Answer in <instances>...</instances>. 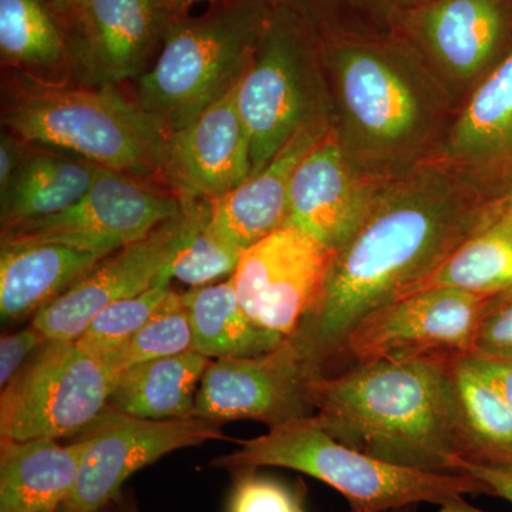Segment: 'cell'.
I'll use <instances>...</instances> for the list:
<instances>
[{
    "label": "cell",
    "instance_id": "cell-15",
    "mask_svg": "<svg viewBox=\"0 0 512 512\" xmlns=\"http://www.w3.org/2000/svg\"><path fill=\"white\" fill-rule=\"evenodd\" d=\"M70 55L93 87H114L144 73L158 29L156 0H84Z\"/></svg>",
    "mask_w": 512,
    "mask_h": 512
},
{
    "label": "cell",
    "instance_id": "cell-29",
    "mask_svg": "<svg viewBox=\"0 0 512 512\" xmlns=\"http://www.w3.org/2000/svg\"><path fill=\"white\" fill-rule=\"evenodd\" d=\"M433 286L501 295L512 291V237L488 225L448 256L413 292Z\"/></svg>",
    "mask_w": 512,
    "mask_h": 512
},
{
    "label": "cell",
    "instance_id": "cell-1",
    "mask_svg": "<svg viewBox=\"0 0 512 512\" xmlns=\"http://www.w3.org/2000/svg\"><path fill=\"white\" fill-rule=\"evenodd\" d=\"M458 357L357 363L312 383V419L333 439L394 466L458 474L467 437L454 384Z\"/></svg>",
    "mask_w": 512,
    "mask_h": 512
},
{
    "label": "cell",
    "instance_id": "cell-43",
    "mask_svg": "<svg viewBox=\"0 0 512 512\" xmlns=\"http://www.w3.org/2000/svg\"><path fill=\"white\" fill-rule=\"evenodd\" d=\"M417 505H407V507L396 508V510L387 511V512H416Z\"/></svg>",
    "mask_w": 512,
    "mask_h": 512
},
{
    "label": "cell",
    "instance_id": "cell-38",
    "mask_svg": "<svg viewBox=\"0 0 512 512\" xmlns=\"http://www.w3.org/2000/svg\"><path fill=\"white\" fill-rule=\"evenodd\" d=\"M490 225L512 237V201L494 218Z\"/></svg>",
    "mask_w": 512,
    "mask_h": 512
},
{
    "label": "cell",
    "instance_id": "cell-8",
    "mask_svg": "<svg viewBox=\"0 0 512 512\" xmlns=\"http://www.w3.org/2000/svg\"><path fill=\"white\" fill-rule=\"evenodd\" d=\"M323 370L298 345L252 357L211 360L197 393L194 416L220 421L254 420L269 429L313 414L312 383Z\"/></svg>",
    "mask_w": 512,
    "mask_h": 512
},
{
    "label": "cell",
    "instance_id": "cell-2",
    "mask_svg": "<svg viewBox=\"0 0 512 512\" xmlns=\"http://www.w3.org/2000/svg\"><path fill=\"white\" fill-rule=\"evenodd\" d=\"M443 198L409 195L369 212L340 248L318 302L292 336L325 373L367 313L409 295L488 227Z\"/></svg>",
    "mask_w": 512,
    "mask_h": 512
},
{
    "label": "cell",
    "instance_id": "cell-33",
    "mask_svg": "<svg viewBox=\"0 0 512 512\" xmlns=\"http://www.w3.org/2000/svg\"><path fill=\"white\" fill-rule=\"evenodd\" d=\"M471 353L495 357L512 356V291L495 296L488 306L478 326Z\"/></svg>",
    "mask_w": 512,
    "mask_h": 512
},
{
    "label": "cell",
    "instance_id": "cell-11",
    "mask_svg": "<svg viewBox=\"0 0 512 512\" xmlns=\"http://www.w3.org/2000/svg\"><path fill=\"white\" fill-rule=\"evenodd\" d=\"M82 436L89 444L76 488L66 503L77 512L110 507L123 494L128 478L173 451L225 439L220 421L197 416L137 419L109 412Z\"/></svg>",
    "mask_w": 512,
    "mask_h": 512
},
{
    "label": "cell",
    "instance_id": "cell-28",
    "mask_svg": "<svg viewBox=\"0 0 512 512\" xmlns=\"http://www.w3.org/2000/svg\"><path fill=\"white\" fill-rule=\"evenodd\" d=\"M184 210L183 239L161 272L157 285L170 286V282L177 279L192 289L231 278L244 251L212 227L210 202L185 204Z\"/></svg>",
    "mask_w": 512,
    "mask_h": 512
},
{
    "label": "cell",
    "instance_id": "cell-30",
    "mask_svg": "<svg viewBox=\"0 0 512 512\" xmlns=\"http://www.w3.org/2000/svg\"><path fill=\"white\" fill-rule=\"evenodd\" d=\"M192 345L190 313L184 305L183 293L173 291L163 308L104 363L119 376L141 363L191 352Z\"/></svg>",
    "mask_w": 512,
    "mask_h": 512
},
{
    "label": "cell",
    "instance_id": "cell-9",
    "mask_svg": "<svg viewBox=\"0 0 512 512\" xmlns=\"http://www.w3.org/2000/svg\"><path fill=\"white\" fill-rule=\"evenodd\" d=\"M183 210V202L173 192L160 190L143 178L103 168L72 207L2 232V238L55 242L110 255L147 237Z\"/></svg>",
    "mask_w": 512,
    "mask_h": 512
},
{
    "label": "cell",
    "instance_id": "cell-7",
    "mask_svg": "<svg viewBox=\"0 0 512 512\" xmlns=\"http://www.w3.org/2000/svg\"><path fill=\"white\" fill-rule=\"evenodd\" d=\"M495 296L450 286L400 296L360 319L340 355L356 363L466 356Z\"/></svg>",
    "mask_w": 512,
    "mask_h": 512
},
{
    "label": "cell",
    "instance_id": "cell-24",
    "mask_svg": "<svg viewBox=\"0 0 512 512\" xmlns=\"http://www.w3.org/2000/svg\"><path fill=\"white\" fill-rule=\"evenodd\" d=\"M426 33L440 59L458 74H473L494 52L503 18L494 0H441L426 15Z\"/></svg>",
    "mask_w": 512,
    "mask_h": 512
},
{
    "label": "cell",
    "instance_id": "cell-37",
    "mask_svg": "<svg viewBox=\"0 0 512 512\" xmlns=\"http://www.w3.org/2000/svg\"><path fill=\"white\" fill-rule=\"evenodd\" d=\"M28 143L16 134L3 133L0 140V192L5 191L25 156Z\"/></svg>",
    "mask_w": 512,
    "mask_h": 512
},
{
    "label": "cell",
    "instance_id": "cell-17",
    "mask_svg": "<svg viewBox=\"0 0 512 512\" xmlns=\"http://www.w3.org/2000/svg\"><path fill=\"white\" fill-rule=\"evenodd\" d=\"M323 134L319 124L306 121L265 168L211 201L215 231L245 251L285 227L293 175Z\"/></svg>",
    "mask_w": 512,
    "mask_h": 512
},
{
    "label": "cell",
    "instance_id": "cell-12",
    "mask_svg": "<svg viewBox=\"0 0 512 512\" xmlns=\"http://www.w3.org/2000/svg\"><path fill=\"white\" fill-rule=\"evenodd\" d=\"M238 83L187 124L168 131L157 177L183 205L217 200L252 173Z\"/></svg>",
    "mask_w": 512,
    "mask_h": 512
},
{
    "label": "cell",
    "instance_id": "cell-42",
    "mask_svg": "<svg viewBox=\"0 0 512 512\" xmlns=\"http://www.w3.org/2000/svg\"><path fill=\"white\" fill-rule=\"evenodd\" d=\"M174 5L180 6V8H187V6L195 5V3L201 2H217V0H173Z\"/></svg>",
    "mask_w": 512,
    "mask_h": 512
},
{
    "label": "cell",
    "instance_id": "cell-13",
    "mask_svg": "<svg viewBox=\"0 0 512 512\" xmlns=\"http://www.w3.org/2000/svg\"><path fill=\"white\" fill-rule=\"evenodd\" d=\"M184 228L185 210L147 237L107 255L37 313L33 325L49 340L76 342L94 316L111 303L157 286L161 272L180 247Z\"/></svg>",
    "mask_w": 512,
    "mask_h": 512
},
{
    "label": "cell",
    "instance_id": "cell-45",
    "mask_svg": "<svg viewBox=\"0 0 512 512\" xmlns=\"http://www.w3.org/2000/svg\"><path fill=\"white\" fill-rule=\"evenodd\" d=\"M96 512H113V510H111V505H110V507L103 508V510H99Z\"/></svg>",
    "mask_w": 512,
    "mask_h": 512
},
{
    "label": "cell",
    "instance_id": "cell-16",
    "mask_svg": "<svg viewBox=\"0 0 512 512\" xmlns=\"http://www.w3.org/2000/svg\"><path fill=\"white\" fill-rule=\"evenodd\" d=\"M370 211L369 198L350 174L338 138L323 134L293 175L285 227L298 228L339 251Z\"/></svg>",
    "mask_w": 512,
    "mask_h": 512
},
{
    "label": "cell",
    "instance_id": "cell-19",
    "mask_svg": "<svg viewBox=\"0 0 512 512\" xmlns=\"http://www.w3.org/2000/svg\"><path fill=\"white\" fill-rule=\"evenodd\" d=\"M0 443V512H53L72 498L86 437L67 446L55 439Z\"/></svg>",
    "mask_w": 512,
    "mask_h": 512
},
{
    "label": "cell",
    "instance_id": "cell-31",
    "mask_svg": "<svg viewBox=\"0 0 512 512\" xmlns=\"http://www.w3.org/2000/svg\"><path fill=\"white\" fill-rule=\"evenodd\" d=\"M171 292V286L157 285L134 298L111 303L94 316L74 343L87 355L104 362L163 308Z\"/></svg>",
    "mask_w": 512,
    "mask_h": 512
},
{
    "label": "cell",
    "instance_id": "cell-22",
    "mask_svg": "<svg viewBox=\"0 0 512 512\" xmlns=\"http://www.w3.org/2000/svg\"><path fill=\"white\" fill-rule=\"evenodd\" d=\"M343 99L352 116L367 133L382 140H399L416 126V97L377 57L350 52L340 62Z\"/></svg>",
    "mask_w": 512,
    "mask_h": 512
},
{
    "label": "cell",
    "instance_id": "cell-32",
    "mask_svg": "<svg viewBox=\"0 0 512 512\" xmlns=\"http://www.w3.org/2000/svg\"><path fill=\"white\" fill-rule=\"evenodd\" d=\"M229 495L228 512H305L303 495L276 478L239 470Z\"/></svg>",
    "mask_w": 512,
    "mask_h": 512
},
{
    "label": "cell",
    "instance_id": "cell-35",
    "mask_svg": "<svg viewBox=\"0 0 512 512\" xmlns=\"http://www.w3.org/2000/svg\"><path fill=\"white\" fill-rule=\"evenodd\" d=\"M464 359L493 386L512 412V356L495 357L471 353L464 356Z\"/></svg>",
    "mask_w": 512,
    "mask_h": 512
},
{
    "label": "cell",
    "instance_id": "cell-40",
    "mask_svg": "<svg viewBox=\"0 0 512 512\" xmlns=\"http://www.w3.org/2000/svg\"><path fill=\"white\" fill-rule=\"evenodd\" d=\"M439 512H485L480 508L473 507L463 500V497L457 500L450 501V503L441 505Z\"/></svg>",
    "mask_w": 512,
    "mask_h": 512
},
{
    "label": "cell",
    "instance_id": "cell-44",
    "mask_svg": "<svg viewBox=\"0 0 512 512\" xmlns=\"http://www.w3.org/2000/svg\"><path fill=\"white\" fill-rule=\"evenodd\" d=\"M53 512H77V511H74L73 508L70 507V505L63 504L62 507L57 508V510L53 511Z\"/></svg>",
    "mask_w": 512,
    "mask_h": 512
},
{
    "label": "cell",
    "instance_id": "cell-34",
    "mask_svg": "<svg viewBox=\"0 0 512 512\" xmlns=\"http://www.w3.org/2000/svg\"><path fill=\"white\" fill-rule=\"evenodd\" d=\"M49 338L32 322L28 328L8 333L0 339V386L5 389L30 357L43 348Z\"/></svg>",
    "mask_w": 512,
    "mask_h": 512
},
{
    "label": "cell",
    "instance_id": "cell-5",
    "mask_svg": "<svg viewBox=\"0 0 512 512\" xmlns=\"http://www.w3.org/2000/svg\"><path fill=\"white\" fill-rule=\"evenodd\" d=\"M255 30L244 8L177 23L154 66L138 77L137 103L168 131L184 126L241 79Z\"/></svg>",
    "mask_w": 512,
    "mask_h": 512
},
{
    "label": "cell",
    "instance_id": "cell-3",
    "mask_svg": "<svg viewBox=\"0 0 512 512\" xmlns=\"http://www.w3.org/2000/svg\"><path fill=\"white\" fill-rule=\"evenodd\" d=\"M238 444L232 453L211 460V466L231 473L259 467L299 471L335 488L350 512H387L423 503L441 507L464 495H490L487 485L468 474L427 473L367 456L333 439L312 416Z\"/></svg>",
    "mask_w": 512,
    "mask_h": 512
},
{
    "label": "cell",
    "instance_id": "cell-6",
    "mask_svg": "<svg viewBox=\"0 0 512 512\" xmlns=\"http://www.w3.org/2000/svg\"><path fill=\"white\" fill-rule=\"evenodd\" d=\"M117 375L74 342L49 340L0 397V439H63L106 413Z\"/></svg>",
    "mask_w": 512,
    "mask_h": 512
},
{
    "label": "cell",
    "instance_id": "cell-4",
    "mask_svg": "<svg viewBox=\"0 0 512 512\" xmlns=\"http://www.w3.org/2000/svg\"><path fill=\"white\" fill-rule=\"evenodd\" d=\"M3 123L35 146L59 148L100 167L157 177L168 128L114 87L67 89L29 80L13 94Z\"/></svg>",
    "mask_w": 512,
    "mask_h": 512
},
{
    "label": "cell",
    "instance_id": "cell-27",
    "mask_svg": "<svg viewBox=\"0 0 512 512\" xmlns=\"http://www.w3.org/2000/svg\"><path fill=\"white\" fill-rule=\"evenodd\" d=\"M0 55L3 64L35 74L59 72L67 46L43 0H0Z\"/></svg>",
    "mask_w": 512,
    "mask_h": 512
},
{
    "label": "cell",
    "instance_id": "cell-23",
    "mask_svg": "<svg viewBox=\"0 0 512 512\" xmlns=\"http://www.w3.org/2000/svg\"><path fill=\"white\" fill-rule=\"evenodd\" d=\"M190 313L192 350L210 359H238L271 352L286 339L256 326L242 309L234 279L183 293Z\"/></svg>",
    "mask_w": 512,
    "mask_h": 512
},
{
    "label": "cell",
    "instance_id": "cell-25",
    "mask_svg": "<svg viewBox=\"0 0 512 512\" xmlns=\"http://www.w3.org/2000/svg\"><path fill=\"white\" fill-rule=\"evenodd\" d=\"M460 156L491 165H512V55L488 76L454 131Z\"/></svg>",
    "mask_w": 512,
    "mask_h": 512
},
{
    "label": "cell",
    "instance_id": "cell-20",
    "mask_svg": "<svg viewBox=\"0 0 512 512\" xmlns=\"http://www.w3.org/2000/svg\"><path fill=\"white\" fill-rule=\"evenodd\" d=\"M101 170L99 164L69 151L28 143L18 170L0 192L2 232L72 207L89 191Z\"/></svg>",
    "mask_w": 512,
    "mask_h": 512
},
{
    "label": "cell",
    "instance_id": "cell-14",
    "mask_svg": "<svg viewBox=\"0 0 512 512\" xmlns=\"http://www.w3.org/2000/svg\"><path fill=\"white\" fill-rule=\"evenodd\" d=\"M237 103L251 144L254 175L306 123L301 62L286 33L274 29L266 37L258 57L239 79Z\"/></svg>",
    "mask_w": 512,
    "mask_h": 512
},
{
    "label": "cell",
    "instance_id": "cell-36",
    "mask_svg": "<svg viewBox=\"0 0 512 512\" xmlns=\"http://www.w3.org/2000/svg\"><path fill=\"white\" fill-rule=\"evenodd\" d=\"M458 474H468L487 485L488 493L512 503V466L493 467L458 461Z\"/></svg>",
    "mask_w": 512,
    "mask_h": 512
},
{
    "label": "cell",
    "instance_id": "cell-18",
    "mask_svg": "<svg viewBox=\"0 0 512 512\" xmlns=\"http://www.w3.org/2000/svg\"><path fill=\"white\" fill-rule=\"evenodd\" d=\"M106 256L55 242L2 238L0 313L3 322L35 318Z\"/></svg>",
    "mask_w": 512,
    "mask_h": 512
},
{
    "label": "cell",
    "instance_id": "cell-39",
    "mask_svg": "<svg viewBox=\"0 0 512 512\" xmlns=\"http://www.w3.org/2000/svg\"><path fill=\"white\" fill-rule=\"evenodd\" d=\"M111 510L113 512H140L134 495L131 493H123L111 504Z\"/></svg>",
    "mask_w": 512,
    "mask_h": 512
},
{
    "label": "cell",
    "instance_id": "cell-41",
    "mask_svg": "<svg viewBox=\"0 0 512 512\" xmlns=\"http://www.w3.org/2000/svg\"><path fill=\"white\" fill-rule=\"evenodd\" d=\"M52 2L53 8L57 10V12L70 13V15H76L77 10L80 9V6L83 5L84 0H50Z\"/></svg>",
    "mask_w": 512,
    "mask_h": 512
},
{
    "label": "cell",
    "instance_id": "cell-26",
    "mask_svg": "<svg viewBox=\"0 0 512 512\" xmlns=\"http://www.w3.org/2000/svg\"><path fill=\"white\" fill-rule=\"evenodd\" d=\"M454 384L467 437L468 463L512 466V412L464 356L454 362Z\"/></svg>",
    "mask_w": 512,
    "mask_h": 512
},
{
    "label": "cell",
    "instance_id": "cell-10",
    "mask_svg": "<svg viewBox=\"0 0 512 512\" xmlns=\"http://www.w3.org/2000/svg\"><path fill=\"white\" fill-rule=\"evenodd\" d=\"M338 251L282 227L242 252L232 275L242 309L259 328L292 338L318 302Z\"/></svg>",
    "mask_w": 512,
    "mask_h": 512
},
{
    "label": "cell",
    "instance_id": "cell-21",
    "mask_svg": "<svg viewBox=\"0 0 512 512\" xmlns=\"http://www.w3.org/2000/svg\"><path fill=\"white\" fill-rule=\"evenodd\" d=\"M210 357L191 350L130 367L117 376L106 412L137 419L194 416L202 376Z\"/></svg>",
    "mask_w": 512,
    "mask_h": 512
}]
</instances>
